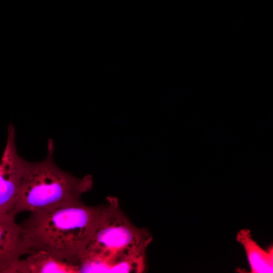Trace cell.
<instances>
[{
    "label": "cell",
    "instance_id": "7",
    "mask_svg": "<svg viewBox=\"0 0 273 273\" xmlns=\"http://www.w3.org/2000/svg\"><path fill=\"white\" fill-rule=\"evenodd\" d=\"M237 240L243 246L252 273H269L273 271V248L265 250L254 241L250 232L243 229L238 232Z\"/></svg>",
    "mask_w": 273,
    "mask_h": 273
},
{
    "label": "cell",
    "instance_id": "5",
    "mask_svg": "<svg viewBox=\"0 0 273 273\" xmlns=\"http://www.w3.org/2000/svg\"><path fill=\"white\" fill-rule=\"evenodd\" d=\"M27 254L23 229L15 216L0 214V273Z\"/></svg>",
    "mask_w": 273,
    "mask_h": 273
},
{
    "label": "cell",
    "instance_id": "1",
    "mask_svg": "<svg viewBox=\"0 0 273 273\" xmlns=\"http://www.w3.org/2000/svg\"><path fill=\"white\" fill-rule=\"evenodd\" d=\"M104 206H89L79 201L30 212L21 224L27 254L43 250L78 266L99 224Z\"/></svg>",
    "mask_w": 273,
    "mask_h": 273
},
{
    "label": "cell",
    "instance_id": "2",
    "mask_svg": "<svg viewBox=\"0 0 273 273\" xmlns=\"http://www.w3.org/2000/svg\"><path fill=\"white\" fill-rule=\"evenodd\" d=\"M152 240L121 210L115 198H108L94 236L81 255L80 272H140L145 267L147 247Z\"/></svg>",
    "mask_w": 273,
    "mask_h": 273
},
{
    "label": "cell",
    "instance_id": "6",
    "mask_svg": "<svg viewBox=\"0 0 273 273\" xmlns=\"http://www.w3.org/2000/svg\"><path fill=\"white\" fill-rule=\"evenodd\" d=\"M23 260L19 259L5 273H78L77 265L69 263L53 254L38 250L28 254Z\"/></svg>",
    "mask_w": 273,
    "mask_h": 273
},
{
    "label": "cell",
    "instance_id": "3",
    "mask_svg": "<svg viewBox=\"0 0 273 273\" xmlns=\"http://www.w3.org/2000/svg\"><path fill=\"white\" fill-rule=\"evenodd\" d=\"M55 145L49 139L47 155L42 160H26L12 214L35 211L80 201L81 195L93 184L88 174L77 178L60 169L55 163Z\"/></svg>",
    "mask_w": 273,
    "mask_h": 273
},
{
    "label": "cell",
    "instance_id": "4",
    "mask_svg": "<svg viewBox=\"0 0 273 273\" xmlns=\"http://www.w3.org/2000/svg\"><path fill=\"white\" fill-rule=\"evenodd\" d=\"M25 161L17 152L15 129L10 123L8 127L6 145L0 160V214L13 215Z\"/></svg>",
    "mask_w": 273,
    "mask_h": 273
}]
</instances>
